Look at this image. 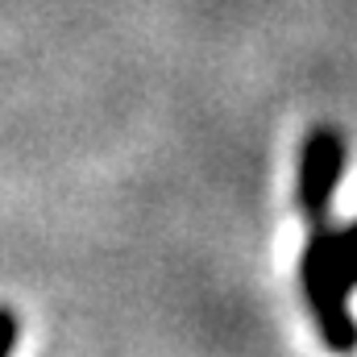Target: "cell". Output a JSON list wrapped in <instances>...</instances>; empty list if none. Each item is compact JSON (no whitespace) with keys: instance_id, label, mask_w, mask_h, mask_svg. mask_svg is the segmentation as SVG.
Listing matches in <instances>:
<instances>
[{"instance_id":"2","label":"cell","mask_w":357,"mask_h":357,"mask_svg":"<svg viewBox=\"0 0 357 357\" xmlns=\"http://www.w3.org/2000/svg\"><path fill=\"white\" fill-rule=\"evenodd\" d=\"M341 171H345L341 133L337 129H312L303 137V154H299V208L307 220H316V225L324 220Z\"/></svg>"},{"instance_id":"4","label":"cell","mask_w":357,"mask_h":357,"mask_svg":"<svg viewBox=\"0 0 357 357\" xmlns=\"http://www.w3.org/2000/svg\"><path fill=\"white\" fill-rule=\"evenodd\" d=\"M17 337H21V320H17V312L0 307V357H8V354H13Z\"/></svg>"},{"instance_id":"1","label":"cell","mask_w":357,"mask_h":357,"mask_svg":"<svg viewBox=\"0 0 357 357\" xmlns=\"http://www.w3.org/2000/svg\"><path fill=\"white\" fill-rule=\"evenodd\" d=\"M299 274H303V295H307V307L316 312V324H320L324 345L333 354L357 349V324H354V312H349L354 282L341 270L337 245H333V229H316V237L303 250Z\"/></svg>"},{"instance_id":"3","label":"cell","mask_w":357,"mask_h":357,"mask_svg":"<svg viewBox=\"0 0 357 357\" xmlns=\"http://www.w3.org/2000/svg\"><path fill=\"white\" fill-rule=\"evenodd\" d=\"M333 245H337V258H341L345 278L357 287V225H349L345 233H333Z\"/></svg>"}]
</instances>
